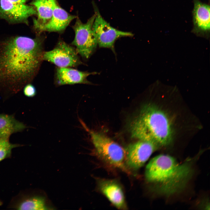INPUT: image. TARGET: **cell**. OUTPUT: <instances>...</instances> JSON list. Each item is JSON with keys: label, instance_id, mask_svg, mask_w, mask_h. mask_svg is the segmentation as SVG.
I'll return each instance as SVG.
<instances>
[{"label": "cell", "instance_id": "5bb4252c", "mask_svg": "<svg viewBox=\"0 0 210 210\" xmlns=\"http://www.w3.org/2000/svg\"><path fill=\"white\" fill-rule=\"evenodd\" d=\"M76 16L69 14L61 7L56 1L52 17L49 21L41 29L43 32H60L64 30Z\"/></svg>", "mask_w": 210, "mask_h": 210}, {"label": "cell", "instance_id": "4fadbf2b", "mask_svg": "<svg viewBox=\"0 0 210 210\" xmlns=\"http://www.w3.org/2000/svg\"><path fill=\"white\" fill-rule=\"evenodd\" d=\"M97 74L96 72L83 71L70 67H58L56 71V83L58 85L89 84L91 83L88 80V77Z\"/></svg>", "mask_w": 210, "mask_h": 210}, {"label": "cell", "instance_id": "30bf717a", "mask_svg": "<svg viewBox=\"0 0 210 210\" xmlns=\"http://www.w3.org/2000/svg\"><path fill=\"white\" fill-rule=\"evenodd\" d=\"M9 209L17 210L46 209L44 198L26 190L20 192L12 199L8 206Z\"/></svg>", "mask_w": 210, "mask_h": 210}, {"label": "cell", "instance_id": "e0dca14e", "mask_svg": "<svg viewBox=\"0 0 210 210\" xmlns=\"http://www.w3.org/2000/svg\"><path fill=\"white\" fill-rule=\"evenodd\" d=\"M9 138L0 137V162L11 157L12 149L24 145L10 142Z\"/></svg>", "mask_w": 210, "mask_h": 210}, {"label": "cell", "instance_id": "ffe728a7", "mask_svg": "<svg viewBox=\"0 0 210 210\" xmlns=\"http://www.w3.org/2000/svg\"><path fill=\"white\" fill-rule=\"evenodd\" d=\"M3 204L2 202L0 200V206H1Z\"/></svg>", "mask_w": 210, "mask_h": 210}, {"label": "cell", "instance_id": "9c48e42d", "mask_svg": "<svg viewBox=\"0 0 210 210\" xmlns=\"http://www.w3.org/2000/svg\"><path fill=\"white\" fill-rule=\"evenodd\" d=\"M33 6L13 3L8 0H0V18L10 23H27L30 16L36 15Z\"/></svg>", "mask_w": 210, "mask_h": 210}, {"label": "cell", "instance_id": "2e32d148", "mask_svg": "<svg viewBox=\"0 0 210 210\" xmlns=\"http://www.w3.org/2000/svg\"><path fill=\"white\" fill-rule=\"evenodd\" d=\"M27 128L25 124L17 120L14 115L0 114V137L9 138L11 134Z\"/></svg>", "mask_w": 210, "mask_h": 210}, {"label": "cell", "instance_id": "8fae6325", "mask_svg": "<svg viewBox=\"0 0 210 210\" xmlns=\"http://www.w3.org/2000/svg\"><path fill=\"white\" fill-rule=\"evenodd\" d=\"M193 1L192 31L199 34H207L209 32L210 28L209 5L203 3L199 0Z\"/></svg>", "mask_w": 210, "mask_h": 210}, {"label": "cell", "instance_id": "8992f818", "mask_svg": "<svg viewBox=\"0 0 210 210\" xmlns=\"http://www.w3.org/2000/svg\"><path fill=\"white\" fill-rule=\"evenodd\" d=\"M95 19L92 29L100 48H110L115 52L114 43L119 38L131 37V32L121 31L111 26L102 18L97 8L95 7Z\"/></svg>", "mask_w": 210, "mask_h": 210}, {"label": "cell", "instance_id": "6da1fadb", "mask_svg": "<svg viewBox=\"0 0 210 210\" xmlns=\"http://www.w3.org/2000/svg\"><path fill=\"white\" fill-rule=\"evenodd\" d=\"M44 39L15 36L0 39V95L13 96L30 83L43 60Z\"/></svg>", "mask_w": 210, "mask_h": 210}, {"label": "cell", "instance_id": "ac0fdd59", "mask_svg": "<svg viewBox=\"0 0 210 210\" xmlns=\"http://www.w3.org/2000/svg\"><path fill=\"white\" fill-rule=\"evenodd\" d=\"M24 95L28 97H34L36 94L37 91L35 86L31 83L26 85L23 89Z\"/></svg>", "mask_w": 210, "mask_h": 210}, {"label": "cell", "instance_id": "ba28073f", "mask_svg": "<svg viewBox=\"0 0 210 210\" xmlns=\"http://www.w3.org/2000/svg\"><path fill=\"white\" fill-rule=\"evenodd\" d=\"M157 147L152 142L142 140L130 144L126 149V165L130 170H138L144 165Z\"/></svg>", "mask_w": 210, "mask_h": 210}, {"label": "cell", "instance_id": "5b68a950", "mask_svg": "<svg viewBox=\"0 0 210 210\" xmlns=\"http://www.w3.org/2000/svg\"><path fill=\"white\" fill-rule=\"evenodd\" d=\"M95 16L94 14L85 23L77 18L73 27L75 36L72 45L75 47L78 54L86 59L91 56L98 45L92 29Z\"/></svg>", "mask_w": 210, "mask_h": 210}, {"label": "cell", "instance_id": "9a60e30c", "mask_svg": "<svg viewBox=\"0 0 210 210\" xmlns=\"http://www.w3.org/2000/svg\"><path fill=\"white\" fill-rule=\"evenodd\" d=\"M56 0H32L30 4L35 8L37 17L33 20V28L38 34L50 20Z\"/></svg>", "mask_w": 210, "mask_h": 210}, {"label": "cell", "instance_id": "7a4b0ae2", "mask_svg": "<svg viewBox=\"0 0 210 210\" xmlns=\"http://www.w3.org/2000/svg\"><path fill=\"white\" fill-rule=\"evenodd\" d=\"M193 170L191 160L180 163L171 156L161 154L150 160L146 167L145 176L155 191L169 197L186 188Z\"/></svg>", "mask_w": 210, "mask_h": 210}, {"label": "cell", "instance_id": "7c38bea8", "mask_svg": "<svg viewBox=\"0 0 210 210\" xmlns=\"http://www.w3.org/2000/svg\"><path fill=\"white\" fill-rule=\"evenodd\" d=\"M99 189L115 206L119 209L127 207L123 192L120 184L112 180L101 179L98 181Z\"/></svg>", "mask_w": 210, "mask_h": 210}, {"label": "cell", "instance_id": "52a82bcc", "mask_svg": "<svg viewBox=\"0 0 210 210\" xmlns=\"http://www.w3.org/2000/svg\"><path fill=\"white\" fill-rule=\"evenodd\" d=\"M43 60L59 67H76L82 63L75 48L62 40L52 50L44 52Z\"/></svg>", "mask_w": 210, "mask_h": 210}, {"label": "cell", "instance_id": "3957f363", "mask_svg": "<svg viewBox=\"0 0 210 210\" xmlns=\"http://www.w3.org/2000/svg\"><path fill=\"white\" fill-rule=\"evenodd\" d=\"M130 127L132 137L150 142L158 147L167 145L172 140V131L167 117L152 105L143 107Z\"/></svg>", "mask_w": 210, "mask_h": 210}, {"label": "cell", "instance_id": "d6986e66", "mask_svg": "<svg viewBox=\"0 0 210 210\" xmlns=\"http://www.w3.org/2000/svg\"><path fill=\"white\" fill-rule=\"evenodd\" d=\"M8 1L12 2L13 3L17 4H25V3L28 0H8Z\"/></svg>", "mask_w": 210, "mask_h": 210}, {"label": "cell", "instance_id": "277c9868", "mask_svg": "<svg viewBox=\"0 0 210 210\" xmlns=\"http://www.w3.org/2000/svg\"><path fill=\"white\" fill-rule=\"evenodd\" d=\"M83 124L89 133L98 155L111 166L121 169L127 174H131L132 172L125 163V153L123 148L106 135L90 130L84 124Z\"/></svg>", "mask_w": 210, "mask_h": 210}]
</instances>
